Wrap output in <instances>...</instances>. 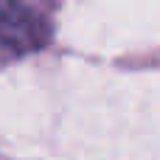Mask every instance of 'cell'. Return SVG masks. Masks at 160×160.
<instances>
[{
    "label": "cell",
    "mask_w": 160,
    "mask_h": 160,
    "mask_svg": "<svg viewBox=\"0 0 160 160\" xmlns=\"http://www.w3.org/2000/svg\"><path fill=\"white\" fill-rule=\"evenodd\" d=\"M51 22L45 11L28 3H0V51L22 56L45 48Z\"/></svg>",
    "instance_id": "obj_1"
}]
</instances>
